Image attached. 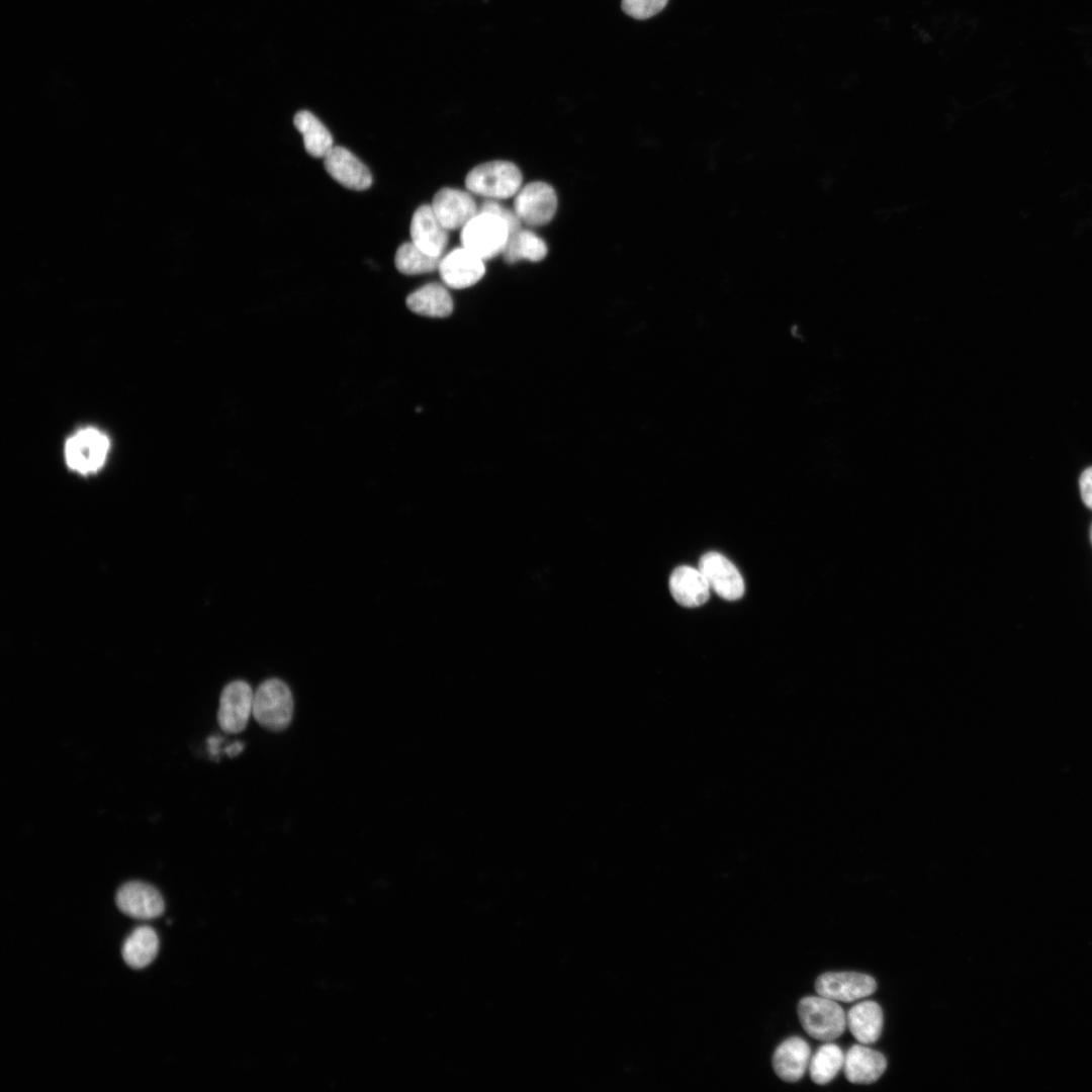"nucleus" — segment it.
<instances>
[{
    "label": "nucleus",
    "instance_id": "f257e3e1",
    "mask_svg": "<svg viewBox=\"0 0 1092 1092\" xmlns=\"http://www.w3.org/2000/svg\"><path fill=\"white\" fill-rule=\"evenodd\" d=\"M520 169L509 161H490L474 167L465 178L468 192L491 199L515 196L521 189Z\"/></svg>",
    "mask_w": 1092,
    "mask_h": 1092
},
{
    "label": "nucleus",
    "instance_id": "f03ea898",
    "mask_svg": "<svg viewBox=\"0 0 1092 1092\" xmlns=\"http://www.w3.org/2000/svg\"><path fill=\"white\" fill-rule=\"evenodd\" d=\"M798 1016L804 1030L811 1037L831 1041L845 1030L846 1014L834 1000L823 996H808L798 1004Z\"/></svg>",
    "mask_w": 1092,
    "mask_h": 1092
},
{
    "label": "nucleus",
    "instance_id": "7ed1b4c3",
    "mask_svg": "<svg viewBox=\"0 0 1092 1092\" xmlns=\"http://www.w3.org/2000/svg\"><path fill=\"white\" fill-rule=\"evenodd\" d=\"M252 714L268 730L287 728L293 715V698L288 686L279 678L264 680L254 693Z\"/></svg>",
    "mask_w": 1092,
    "mask_h": 1092
},
{
    "label": "nucleus",
    "instance_id": "20e7f679",
    "mask_svg": "<svg viewBox=\"0 0 1092 1092\" xmlns=\"http://www.w3.org/2000/svg\"><path fill=\"white\" fill-rule=\"evenodd\" d=\"M510 235L508 224L500 217L479 211L461 229L460 240L462 247L487 260L503 254Z\"/></svg>",
    "mask_w": 1092,
    "mask_h": 1092
},
{
    "label": "nucleus",
    "instance_id": "39448f33",
    "mask_svg": "<svg viewBox=\"0 0 1092 1092\" xmlns=\"http://www.w3.org/2000/svg\"><path fill=\"white\" fill-rule=\"evenodd\" d=\"M110 448L108 437L96 428L78 430L65 443L68 467L80 474L97 472L105 463Z\"/></svg>",
    "mask_w": 1092,
    "mask_h": 1092
},
{
    "label": "nucleus",
    "instance_id": "423d86ee",
    "mask_svg": "<svg viewBox=\"0 0 1092 1092\" xmlns=\"http://www.w3.org/2000/svg\"><path fill=\"white\" fill-rule=\"evenodd\" d=\"M557 209V196L551 185L535 181L515 195L514 210L522 222L531 226L548 223Z\"/></svg>",
    "mask_w": 1092,
    "mask_h": 1092
},
{
    "label": "nucleus",
    "instance_id": "0eeeda50",
    "mask_svg": "<svg viewBox=\"0 0 1092 1092\" xmlns=\"http://www.w3.org/2000/svg\"><path fill=\"white\" fill-rule=\"evenodd\" d=\"M818 995L834 1001L852 1002L872 995L877 990L876 980L857 972H827L815 982Z\"/></svg>",
    "mask_w": 1092,
    "mask_h": 1092
},
{
    "label": "nucleus",
    "instance_id": "6e6552de",
    "mask_svg": "<svg viewBox=\"0 0 1092 1092\" xmlns=\"http://www.w3.org/2000/svg\"><path fill=\"white\" fill-rule=\"evenodd\" d=\"M254 693L245 680H234L224 687L219 700L217 720L228 733L243 731L253 713Z\"/></svg>",
    "mask_w": 1092,
    "mask_h": 1092
},
{
    "label": "nucleus",
    "instance_id": "1a4fd4ad",
    "mask_svg": "<svg viewBox=\"0 0 1092 1092\" xmlns=\"http://www.w3.org/2000/svg\"><path fill=\"white\" fill-rule=\"evenodd\" d=\"M115 902L122 913L140 920L157 918L164 911V901L159 891L140 881L123 884L116 892Z\"/></svg>",
    "mask_w": 1092,
    "mask_h": 1092
},
{
    "label": "nucleus",
    "instance_id": "9d476101",
    "mask_svg": "<svg viewBox=\"0 0 1092 1092\" xmlns=\"http://www.w3.org/2000/svg\"><path fill=\"white\" fill-rule=\"evenodd\" d=\"M438 270L446 286L463 289L474 285L483 277L485 266L484 260L461 247L443 256Z\"/></svg>",
    "mask_w": 1092,
    "mask_h": 1092
},
{
    "label": "nucleus",
    "instance_id": "9b49d317",
    "mask_svg": "<svg viewBox=\"0 0 1092 1092\" xmlns=\"http://www.w3.org/2000/svg\"><path fill=\"white\" fill-rule=\"evenodd\" d=\"M699 570L710 587L723 599L732 601L742 597L743 578L736 566L722 554L709 552L703 555L699 561Z\"/></svg>",
    "mask_w": 1092,
    "mask_h": 1092
},
{
    "label": "nucleus",
    "instance_id": "f8f14e48",
    "mask_svg": "<svg viewBox=\"0 0 1092 1092\" xmlns=\"http://www.w3.org/2000/svg\"><path fill=\"white\" fill-rule=\"evenodd\" d=\"M431 206L441 224L448 231L462 229L479 212L469 192L448 187L435 194Z\"/></svg>",
    "mask_w": 1092,
    "mask_h": 1092
},
{
    "label": "nucleus",
    "instance_id": "ddd939ff",
    "mask_svg": "<svg viewBox=\"0 0 1092 1092\" xmlns=\"http://www.w3.org/2000/svg\"><path fill=\"white\" fill-rule=\"evenodd\" d=\"M324 166L333 179L348 189L362 191L372 184L369 169L346 148L334 146L324 158Z\"/></svg>",
    "mask_w": 1092,
    "mask_h": 1092
},
{
    "label": "nucleus",
    "instance_id": "4468645a",
    "mask_svg": "<svg viewBox=\"0 0 1092 1092\" xmlns=\"http://www.w3.org/2000/svg\"><path fill=\"white\" fill-rule=\"evenodd\" d=\"M412 242L420 249L432 256L441 257L448 243V230H446L431 205L424 204L414 212L411 228Z\"/></svg>",
    "mask_w": 1092,
    "mask_h": 1092
},
{
    "label": "nucleus",
    "instance_id": "2eb2a0df",
    "mask_svg": "<svg viewBox=\"0 0 1092 1092\" xmlns=\"http://www.w3.org/2000/svg\"><path fill=\"white\" fill-rule=\"evenodd\" d=\"M811 1050L808 1042L802 1037L791 1036L776 1049L771 1065L780 1079L793 1083L804 1077L809 1068Z\"/></svg>",
    "mask_w": 1092,
    "mask_h": 1092
},
{
    "label": "nucleus",
    "instance_id": "dca6fc26",
    "mask_svg": "<svg viewBox=\"0 0 1092 1092\" xmlns=\"http://www.w3.org/2000/svg\"><path fill=\"white\" fill-rule=\"evenodd\" d=\"M886 1068L885 1056L862 1044H853L844 1055V1075L853 1084H872Z\"/></svg>",
    "mask_w": 1092,
    "mask_h": 1092
},
{
    "label": "nucleus",
    "instance_id": "f3484780",
    "mask_svg": "<svg viewBox=\"0 0 1092 1092\" xmlns=\"http://www.w3.org/2000/svg\"><path fill=\"white\" fill-rule=\"evenodd\" d=\"M669 589L674 600L685 607H698L710 597V585L703 573L691 566L676 567L669 577Z\"/></svg>",
    "mask_w": 1092,
    "mask_h": 1092
},
{
    "label": "nucleus",
    "instance_id": "a211bd4d",
    "mask_svg": "<svg viewBox=\"0 0 1092 1092\" xmlns=\"http://www.w3.org/2000/svg\"><path fill=\"white\" fill-rule=\"evenodd\" d=\"M883 1011L872 1000L859 1002L846 1014V1024L855 1039L863 1044L876 1042L883 1030Z\"/></svg>",
    "mask_w": 1092,
    "mask_h": 1092
},
{
    "label": "nucleus",
    "instance_id": "6ab92c4d",
    "mask_svg": "<svg viewBox=\"0 0 1092 1092\" xmlns=\"http://www.w3.org/2000/svg\"><path fill=\"white\" fill-rule=\"evenodd\" d=\"M415 313L430 317H445L453 311V300L446 287L429 283L412 292L405 300Z\"/></svg>",
    "mask_w": 1092,
    "mask_h": 1092
},
{
    "label": "nucleus",
    "instance_id": "aec40b11",
    "mask_svg": "<svg viewBox=\"0 0 1092 1092\" xmlns=\"http://www.w3.org/2000/svg\"><path fill=\"white\" fill-rule=\"evenodd\" d=\"M293 124L303 136L305 151L312 157L325 158L334 147L331 132L310 111H298L294 115Z\"/></svg>",
    "mask_w": 1092,
    "mask_h": 1092
},
{
    "label": "nucleus",
    "instance_id": "412c9836",
    "mask_svg": "<svg viewBox=\"0 0 1092 1092\" xmlns=\"http://www.w3.org/2000/svg\"><path fill=\"white\" fill-rule=\"evenodd\" d=\"M159 950V938L150 926L135 928L125 939L122 958L132 969H143L150 965Z\"/></svg>",
    "mask_w": 1092,
    "mask_h": 1092
},
{
    "label": "nucleus",
    "instance_id": "4be33fe9",
    "mask_svg": "<svg viewBox=\"0 0 1092 1092\" xmlns=\"http://www.w3.org/2000/svg\"><path fill=\"white\" fill-rule=\"evenodd\" d=\"M547 251V246L541 238L529 230L521 229L510 235L503 256L510 264L520 260L539 262L546 257Z\"/></svg>",
    "mask_w": 1092,
    "mask_h": 1092
},
{
    "label": "nucleus",
    "instance_id": "5701e85b",
    "mask_svg": "<svg viewBox=\"0 0 1092 1092\" xmlns=\"http://www.w3.org/2000/svg\"><path fill=\"white\" fill-rule=\"evenodd\" d=\"M844 1055L842 1050L835 1043L822 1044L811 1057L809 1073L812 1081L818 1085H825L832 1081L841 1069H843Z\"/></svg>",
    "mask_w": 1092,
    "mask_h": 1092
},
{
    "label": "nucleus",
    "instance_id": "b1692460",
    "mask_svg": "<svg viewBox=\"0 0 1092 1092\" xmlns=\"http://www.w3.org/2000/svg\"><path fill=\"white\" fill-rule=\"evenodd\" d=\"M443 256H432L413 242L400 245L395 253L396 269L405 275H418L437 270Z\"/></svg>",
    "mask_w": 1092,
    "mask_h": 1092
},
{
    "label": "nucleus",
    "instance_id": "393cba45",
    "mask_svg": "<svg viewBox=\"0 0 1092 1092\" xmlns=\"http://www.w3.org/2000/svg\"><path fill=\"white\" fill-rule=\"evenodd\" d=\"M668 0H622V9L636 19H646L659 13Z\"/></svg>",
    "mask_w": 1092,
    "mask_h": 1092
},
{
    "label": "nucleus",
    "instance_id": "a878e982",
    "mask_svg": "<svg viewBox=\"0 0 1092 1092\" xmlns=\"http://www.w3.org/2000/svg\"><path fill=\"white\" fill-rule=\"evenodd\" d=\"M479 211L489 212L500 217L508 224L511 235L521 230L522 221L515 210H510L493 199L483 202Z\"/></svg>",
    "mask_w": 1092,
    "mask_h": 1092
},
{
    "label": "nucleus",
    "instance_id": "bb28decb",
    "mask_svg": "<svg viewBox=\"0 0 1092 1092\" xmlns=\"http://www.w3.org/2000/svg\"><path fill=\"white\" fill-rule=\"evenodd\" d=\"M1079 487L1083 503L1092 510V467L1087 468L1081 474Z\"/></svg>",
    "mask_w": 1092,
    "mask_h": 1092
},
{
    "label": "nucleus",
    "instance_id": "cd10ccee",
    "mask_svg": "<svg viewBox=\"0 0 1092 1092\" xmlns=\"http://www.w3.org/2000/svg\"><path fill=\"white\" fill-rule=\"evenodd\" d=\"M221 741H222V738H220L218 736H210V737L207 738L208 751L212 756H215V757L218 756L219 746L221 744Z\"/></svg>",
    "mask_w": 1092,
    "mask_h": 1092
},
{
    "label": "nucleus",
    "instance_id": "c85d7f7f",
    "mask_svg": "<svg viewBox=\"0 0 1092 1092\" xmlns=\"http://www.w3.org/2000/svg\"><path fill=\"white\" fill-rule=\"evenodd\" d=\"M244 746L245 745H244V743L242 741H236V742L232 743L231 745H229L224 749V751L230 757H234V756H237L238 754H240L242 752V750L244 749Z\"/></svg>",
    "mask_w": 1092,
    "mask_h": 1092
},
{
    "label": "nucleus",
    "instance_id": "c756f323",
    "mask_svg": "<svg viewBox=\"0 0 1092 1092\" xmlns=\"http://www.w3.org/2000/svg\"><path fill=\"white\" fill-rule=\"evenodd\" d=\"M1090 540H1091V543H1092V525H1091V529H1090Z\"/></svg>",
    "mask_w": 1092,
    "mask_h": 1092
}]
</instances>
